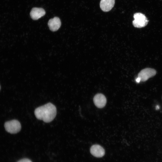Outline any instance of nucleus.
Segmentation results:
<instances>
[{"mask_svg":"<svg viewBox=\"0 0 162 162\" xmlns=\"http://www.w3.org/2000/svg\"><path fill=\"white\" fill-rule=\"evenodd\" d=\"M56 109L54 105L49 103L36 108L34 114L36 118L46 123L52 121L56 114Z\"/></svg>","mask_w":162,"mask_h":162,"instance_id":"1","label":"nucleus"},{"mask_svg":"<svg viewBox=\"0 0 162 162\" xmlns=\"http://www.w3.org/2000/svg\"><path fill=\"white\" fill-rule=\"evenodd\" d=\"M4 127L6 130L11 134H16L21 129V124L16 120H13L5 122Z\"/></svg>","mask_w":162,"mask_h":162,"instance_id":"2","label":"nucleus"},{"mask_svg":"<svg viewBox=\"0 0 162 162\" xmlns=\"http://www.w3.org/2000/svg\"><path fill=\"white\" fill-rule=\"evenodd\" d=\"M134 20L133 21L134 26L137 28H141L145 26L148 24V20L144 14L140 13H136L134 14Z\"/></svg>","mask_w":162,"mask_h":162,"instance_id":"3","label":"nucleus"},{"mask_svg":"<svg viewBox=\"0 0 162 162\" xmlns=\"http://www.w3.org/2000/svg\"><path fill=\"white\" fill-rule=\"evenodd\" d=\"M156 70L153 68H147L142 70L138 74V77L140 79V81L144 82L149 78L155 75Z\"/></svg>","mask_w":162,"mask_h":162,"instance_id":"4","label":"nucleus"},{"mask_svg":"<svg viewBox=\"0 0 162 162\" xmlns=\"http://www.w3.org/2000/svg\"><path fill=\"white\" fill-rule=\"evenodd\" d=\"M93 101L97 107L102 108L105 106L106 102V99L104 94L98 93L94 97Z\"/></svg>","mask_w":162,"mask_h":162,"instance_id":"5","label":"nucleus"},{"mask_svg":"<svg viewBox=\"0 0 162 162\" xmlns=\"http://www.w3.org/2000/svg\"><path fill=\"white\" fill-rule=\"evenodd\" d=\"M90 151L91 154L97 158H101L105 154L104 148L99 145H94L91 147Z\"/></svg>","mask_w":162,"mask_h":162,"instance_id":"6","label":"nucleus"},{"mask_svg":"<svg viewBox=\"0 0 162 162\" xmlns=\"http://www.w3.org/2000/svg\"><path fill=\"white\" fill-rule=\"evenodd\" d=\"M45 14V11L43 8L35 7L31 10L30 15L33 20H36L44 16Z\"/></svg>","mask_w":162,"mask_h":162,"instance_id":"7","label":"nucleus"},{"mask_svg":"<svg viewBox=\"0 0 162 162\" xmlns=\"http://www.w3.org/2000/svg\"><path fill=\"white\" fill-rule=\"evenodd\" d=\"M61 23L60 19L57 17H55L50 19L48 23L49 29L53 32L57 31L61 26Z\"/></svg>","mask_w":162,"mask_h":162,"instance_id":"8","label":"nucleus"},{"mask_svg":"<svg viewBox=\"0 0 162 162\" xmlns=\"http://www.w3.org/2000/svg\"><path fill=\"white\" fill-rule=\"evenodd\" d=\"M115 0H101L100 5L101 9L104 12L110 11L115 4Z\"/></svg>","mask_w":162,"mask_h":162,"instance_id":"9","label":"nucleus"},{"mask_svg":"<svg viewBox=\"0 0 162 162\" xmlns=\"http://www.w3.org/2000/svg\"><path fill=\"white\" fill-rule=\"evenodd\" d=\"M17 162H32L29 159L26 158L22 159Z\"/></svg>","mask_w":162,"mask_h":162,"instance_id":"10","label":"nucleus"},{"mask_svg":"<svg viewBox=\"0 0 162 162\" xmlns=\"http://www.w3.org/2000/svg\"><path fill=\"white\" fill-rule=\"evenodd\" d=\"M140 78L138 77L136 79V82L139 83L140 82Z\"/></svg>","mask_w":162,"mask_h":162,"instance_id":"11","label":"nucleus"},{"mask_svg":"<svg viewBox=\"0 0 162 162\" xmlns=\"http://www.w3.org/2000/svg\"><path fill=\"white\" fill-rule=\"evenodd\" d=\"M159 109V106H158L157 105L156 107V110H158Z\"/></svg>","mask_w":162,"mask_h":162,"instance_id":"12","label":"nucleus"},{"mask_svg":"<svg viewBox=\"0 0 162 162\" xmlns=\"http://www.w3.org/2000/svg\"><path fill=\"white\" fill-rule=\"evenodd\" d=\"M0 88H1V86H0Z\"/></svg>","mask_w":162,"mask_h":162,"instance_id":"13","label":"nucleus"}]
</instances>
